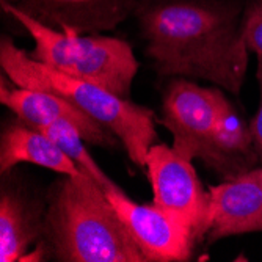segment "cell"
<instances>
[{"instance_id":"obj_1","label":"cell","mask_w":262,"mask_h":262,"mask_svg":"<svg viewBox=\"0 0 262 262\" xmlns=\"http://www.w3.org/2000/svg\"><path fill=\"white\" fill-rule=\"evenodd\" d=\"M157 74L241 94L248 69L237 0H140L134 11Z\"/></svg>"},{"instance_id":"obj_2","label":"cell","mask_w":262,"mask_h":262,"mask_svg":"<svg viewBox=\"0 0 262 262\" xmlns=\"http://www.w3.org/2000/svg\"><path fill=\"white\" fill-rule=\"evenodd\" d=\"M42 242L60 262H146L104 188L88 174L61 176L46 196Z\"/></svg>"},{"instance_id":"obj_3","label":"cell","mask_w":262,"mask_h":262,"mask_svg":"<svg viewBox=\"0 0 262 262\" xmlns=\"http://www.w3.org/2000/svg\"><path fill=\"white\" fill-rule=\"evenodd\" d=\"M0 68L14 85L52 93L91 116L120 138L137 166H146V156L157 140L156 115L151 108L35 60L8 35L0 41Z\"/></svg>"},{"instance_id":"obj_4","label":"cell","mask_w":262,"mask_h":262,"mask_svg":"<svg viewBox=\"0 0 262 262\" xmlns=\"http://www.w3.org/2000/svg\"><path fill=\"white\" fill-rule=\"evenodd\" d=\"M0 7L35 41V49L30 52L35 60L130 99L132 82L140 63L127 41L101 33L61 32L44 26L5 0H0Z\"/></svg>"},{"instance_id":"obj_5","label":"cell","mask_w":262,"mask_h":262,"mask_svg":"<svg viewBox=\"0 0 262 262\" xmlns=\"http://www.w3.org/2000/svg\"><path fill=\"white\" fill-rule=\"evenodd\" d=\"M225 94L217 88L173 77L162 99L160 123L173 135V149L187 160L206 163Z\"/></svg>"},{"instance_id":"obj_6","label":"cell","mask_w":262,"mask_h":262,"mask_svg":"<svg viewBox=\"0 0 262 262\" xmlns=\"http://www.w3.org/2000/svg\"><path fill=\"white\" fill-rule=\"evenodd\" d=\"M146 173L152 185V203L184 220L200 242L207 234L209 190L206 192L192 160L165 143L152 145L146 156Z\"/></svg>"},{"instance_id":"obj_7","label":"cell","mask_w":262,"mask_h":262,"mask_svg":"<svg viewBox=\"0 0 262 262\" xmlns=\"http://www.w3.org/2000/svg\"><path fill=\"white\" fill-rule=\"evenodd\" d=\"M146 262H182L192 256L198 242L184 220L157 204H138L124 190H104Z\"/></svg>"},{"instance_id":"obj_8","label":"cell","mask_w":262,"mask_h":262,"mask_svg":"<svg viewBox=\"0 0 262 262\" xmlns=\"http://www.w3.org/2000/svg\"><path fill=\"white\" fill-rule=\"evenodd\" d=\"M207 244L262 232V166L209 188Z\"/></svg>"},{"instance_id":"obj_9","label":"cell","mask_w":262,"mask_h":262,"mask_svg":"<svg viewBox=\"0 0 262 262\" xmlns=\"http://www.w3.org/2000/svg\"><path fill=\"white\" fill-rule=\"evenodd\" d=\"M47 27L96 35L115 30L134 16L140 0H5Z\"/></svg>"},{"instance_id":"obj_10","label":"cell","mask_w":262,"mask_h":262,"mask_svg":"<svg viewBox=\"0 0 262 262\" xmlns=\"http://www.w3.org/2000/svg\"><path fill=\"white\" fill-rule=\"evenodd\" d=\"M0 102L8 107L22 121L36 129L58 120H66L73 123L80 130L85 141L91 145L102 148H116L121 145L120 138L112 130L94 121L91 116L76 108L73 104L47 91L17 85L10 86L4 73L0 79Z\"/></svg>"},{"instance_id":"obj_11","label":"cell","mask_w":262,"mask_h":262,"mask_svg":"<svg viewBox=\"0 0 262 262\" xmlns=\"http://www.w3.org/2000/svg\"><path fill=\"white\" fill-rule=\"evenodd\" d=\"M0 190V260H24L44 237L47 203L33 196L8 171Z\"/></svg>"},{"instance_id":"obj_12","label":"cell","mask_w":262,"mask_h":262,"mask_svg":"<svg viewBox=\"0 0 262 262\" xmlns=\"http://www.w3.org/2000/svg\"><path fill=\"white\" fill-rule=\"evenodd\" d=\"M17 163H32L52 170L60 176L85 174L57 143L42 130L20 118L10 120L0 135V173L7 174Z\"/></svg>"},{"instance_id":"obj_13","label":"cell","mask_w":262,"mask_h":262,"mask_svg":"<svg viewBox=\"0 0 262 262\" xmlns=\"http://www.w3.org/2000/svg\"><path fill=\"white\" fill-rule=\"evenodd\" d=\"M204 165L223 181L237 178L259 166L250 126L242 120L226 96L220 105L210 152Z\"/></svg>"},{"instance_id":"obj_14","label":"cell","mask_w":262,"mask_h":262,"mask_svg":"<svg viewBox=\"0 0 262 262\" xmlns=\"http://www.w3.org/2000/svg\"><path fill=\"white\" fill-rule=\"evenodd\" d=\"M39 130H42L47 137H51L63 149V152L71 160H74L79 168L85 174H88L99 187H102L104 190H123L113 179H110L104 173V170L93 159V156L85 146V138L73 123L66 120H58L41 127Z\"/></svg>"},{"instance_id":"obj_15","label":"cell","mask_w":262,"mask_h":262,"mask_svg":"<svg viewBox=\"0 0 262 262\" xmlns=\"http://www.w3.org/2000/svg\"><path fill=\"white\" fill-rule=\"evenodd\" d=\"M242 36L248 51L262 57V0H251L242 16Z\"/></svg>"},{"instance_id":"obj_16","label":"cell","mask_w":262,"mask_h":262,"mask_svg":"<svg viewBox=\"0 0 262 262\" xmlns=\"http://www.w3.org/2000/svg\"><path fill=\"white\" fill-rule=\"evenodd\" d=\"M257 82H259V91H260V101H259V108L253 120L250 121V134L253 140V146L256 149L257 159H259V166H262V57H257V73H256Z\"/></svg>"}]
</instances>
